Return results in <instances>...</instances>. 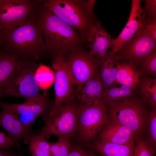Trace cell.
I'll return each instance as SVG.
<instances>
[{
	"label": "cell",
	"instance_id": "1",
	"mask_svg": "<svg viewBox=\"0 0 156 156\" xmlns=\"http://www.w3.org/2000/svg\"><path fill=\"white\" fill-rule=\"evenodd\" d=\"M37 18L43 36L45 53L50 57L84 49L86 43L78 32L49 11L43 2Z\"/></svg>",
	"mask_w": 156,
	"mask_h": 156
},
{
	"label": "cell",
	"instance_id": "2",
	"mask_svg": "<svg viewBox=\"0 0 156 156\" xmlns=\"http://www.w3.org/2000/svg\"><path fill=\"white\" fill-rule=\"evenodd\" d=\"M38 14L28 18L22 25L2 31L0 49L16 55L21 60L36 61L45 53L42 29Z\"/></svg>",
	"mask_w": 156,
	"mask_h": 156
},
{
	"label": "cell",
	"instance_id": "3",
	"mask_svg": "<svg viewBox=\"0 0 156 156\" xmlns=\"http://www.w3.org/2000/svg\"><path fill=\"white\" fill-rule=\"evenodd\" d=\"M86 0H43L52 13L76 30L87 44L91 29L97 19L86 9Z\"/></svg>",
	"mask_w": 156,
	"mask_h": 156
},
{
	"label": "cell",
	"instance_id": "4",
	"mask_svg": "<svg viewBox=\"0 0 156 156\" xmlns=\"http://www.w3.org/2000/svg\"><path fill=\"white\" fill-rule=\"evenodd\" d=\"M105 105L110 120L126 127L135 136L147 131L149 111L139 99L132 96Z\"/></svg>",
	"mask_w": 156,
	"mask_h": 156
},
{
	"label": "cell",
	"instance_id": "5",
	"mask_svg": "<svg viewBox=\"0 0 156 156\" xmlns=\"http://www.w3.org/2000/svg\"><path fill=\"white\" fill-rule=\"evenodd\" d=\"M76 97L72 102L63 104L53 112L43 116L44 125L37 131L46 139L55 135L70 139L76 135L78 126Z\"/></svg>",
	"mask_w": 156,
	"mask_h": 156
},
{
	"label": "cell",
	"instance_id": "6",
	"mask_svg": "<svg viewBox=\"0 0 156 156\" xmlns=\"http://www.w3.org/2000/svg\"><path fill=\"white\" fill-rule=\"evenodd\" d=\"M38 66L36 61L20 60L0 90V98L15 96L26 99L40 94L34 77Z\"/></svg>",
	"mask_w": 156,
	"mask_h": 156
},
{
	"label": "cell",
	"instance_id": "7",
	"mask_svg": "<svg viewBox=\"0 0 156 156\" xmlns=\"http://www.w3.org/2000/svg\"><path fill=\"white\" fill-rule=\"evenodd\" d=\"M77 114L78 121L76 134L77 139L86 144L94 140L109 120L107 107L101 101L90 106L79 104Z\"/></svg>",
	"mask_w": 156,
	"mask_h": 156
},
{
	"label": "cell",
	"instance_id": "8",
	"mask_svg": "<svg viewBox=\"0 0 156 156\" xmlns=\"http://www.w3.org/2000/svg\"><path fill=\"white\" fill-rule=\"evenodd\" d=\"M40 0H0V31L12 29L36 15Z\"/></svg>",
	"mask_w": 156,
	"mask_h": 156
},
{
	"label": "cell",
	"instance_id": "9",
	"mask_svg": "<svg viewBox=\"0 0 156 156\" xmlns=\"http://www.w3.org/2000/svg\"><path fill=\"white\" fill-rule=\"evenodd\" d=\"M67 66L76 86L77 93L89 80L99 75L100 59L84 49L64 55Z\"/></svg>",
	"mask_w": 156,
	"mask_h": 156
},
{
	"label": "cell",
	"instance_id": "10",
	"mask_svg": "<svg viewBox=\"0 0 156 156\" xmlns=\"http://www.w3.org/2000/svg\"><path fill=\"white\" fill-rule=\"evenodd\" d=\"M52 65L55 76V99L52 113L61 105L73 101L76 97V87L68 69L65 56L60 55L52 58Z\"/></svg>",
	"mask_w": 156,
	"mask_h": 156
},
{
	"label": "cell",
	"instance_id": "11",
	"mask_svg": "<svg viewBox=\"0 0 156 156\" xmlns=\"http://www.w3.org/2000/svg\"><path fill=\"white\" fill-rule=\"evenodd\" d=\"M155 51L156 41L146 34L143 26L116 53V60L131 62L137 67L147 55Z\"/></svg>",
	"mask_w": 156,
	"mask_h": 156
},
{
	"label": "cell",
	"instance_id": "12",
	"mask_svg": "<svg viewBox=\"0 0 156 156\" xmlns=\"http://www.w3.org/2000/svg\"><path fill=\"white\" fill-rule=\"evenodd\" d=\"M54 101L51 100L49 92L44 91L43 95L25 99V103L14 104L0 101V107L8 110L18 115L23 114H31L37 117L46 116L52 110Z\"/></svg>",
	"mask_w": 156,
	"mask_h": 156
},
{
	"label": "cell",
	"instance_id": "13",
	"mask_svg": "<svg viewBox=\"0 0 156 156\" xmlns=\"http://www.w3.org/2000/svg\"><path fill=\"white\" fill-rule=\"evenodd\" d=\"M141 1L132 0L130 14L124 28L115 39L110 51L111 54L115 55L134 35L145 24L146 18L144 9L141 6Z\"/></svg>",
	"mask_w": 156,
	"mask_h": 156
},
{
	"label": "cell",
	"instance_id": "14",
	"mask_svg": "<svg viewBox=\"0 0 156 156\" xmlns=\"http://www.w3.org/2000/svg\"><path fill=\"white\" fill-rule=\"evenodd\" d=\"M0 125L7 132L15 145L17 146L22 139L25 143H28L32 133L31 127L23 124L17 114L6 109H2L0 112Z\"/></svg>",
	"mask_w": 156,
	"mask_h": 156
},
{
	"label": "cell",
	"instance_id": "15",
	"mask_svg": "<svg viewBox=\"0 0 156 156\" xmlns=\"http://www.w3.org/2000/svg\"><path fill=\"white\" fill-rule=\"evenodd\" d=\"M115 39L112 37L96 19L91 27L87 42L90 48L89 53L101 59L111 47Z\"/></svg>",
	"mask_w": 156,
	"mask_h": 156
},
{
	"label": "cell",
	"instance_id": "16",
	"mask_svg": "<svg viewBox=\"0 0 156 156\" xmlns=\"http://www.w3.org/2000/svg\"><path fill=\"white\" fill-rule=\"evenodd\" d=\"M135 137L129 129L109 120L99 134L98 139L112 143L134 145Z\"/></svg>",
	"mask_w": 156,
	"mask_h": 156
},
{
	"label": "cell",
	"instance_id": "17",
	"mask_svg": "<svg viewBox=\"0 0 156 156\" xmlns=\"http://www.w3.org/2000/svg\"><path fill=\"white\" fill-rule=\"evenodd\" d=\"M116 84L126 85L136 90L143 76L142 73L130 62L116 61Z\"/></svg>",
	"mask_w": 156,
	"mask_h": 156
},
{
	"label": "cell",
	"instance_id": "18",
	"mask_svg": "<svg viewBox=\"0 0 156 156\" xmlns=\"http://www.w3.org/2000/svg\"><path fill=\"white\" fill-rule=\"evenodd\" d=\"M104 89L99 75L92 78L76 93L79 104L90 106L101 101V95Z\"/></svg>",
	"mask_w": 156,
	"mask_h": 156
},
{
	"label": "cell",
	"instance_id": "19",
	"mask_svg": "<svg viewBox=\"0 0 156 156\" xmlns=\"http://www.w3.org/2000/svg\"><path fill=\"white\" fill-rule=\"evenodd\" d=\"M115 55L107 52L100 59L99 76L101 84L106 89L116 86V79L117 73Z\"/></svg>",
	"mask_w": 156,
	"mask_h": 156
},
{
	"label": "cell",
	"instance_id": "20",
	"mask_svg": "<svg viewBox=\"0 0 156 156\" xmlns=\"http://www.w3.org/2000/svg\"><path fill=\"white\" fill-rule=\"evenodd\" d=\"M94 147L102 156H134V145L112 143L98 139Z\"/></svg>",
	"mask_w": 156,
	"mask_h": 156
},
{
	"label": "cell",
	"instance_id": "21",
	"mask_svg": "<svg viewBox=\"0 0 156 156\" xmlns=\"http://www.w3.org/2000/svg\"><path fill=\"white\" fill-rule=\"evenodd\" d=\"M20 60L16 55L0 49V90L17 66Z\"/></svg>",
	"mask_w": 156,
	"mask_h": 156
},
{
	"label": "cell",
	"instance_id": "22",
	"mask_svg": "<svg viewBox=\"0 0 156 156\" xmlns=\"http://www.w3.org/2000/svg\"><path fill=\"white\" fill-rule=\"evenodd\" d=\"M116 86L103 90L101 100L105 104L131 97L135 90L126 85H121L118 87Z\"/></svg>",
	"mask_w": 156,
	"mask_h": 156
},
{
	"label": "cell",
	"instance_id": "23",
	"mask_svg": "<svg viewBox=\"0 0 156 156\" xmlns=\"http://www.w3.org/2000/svg\"><path fill=\"white\" fill-rule=\"evenodd\" d=\"M138 88L142 96V102L156 107V78L143 75Z\"/></svg>",
	"mask_w": 156,
	"mask_h": 156
},
{
	"label": "cell",
	"instance_id": "24",
	"mask_svg": "<svg viewBox=\"0 0 156 156\" xmlns=\"http://www.w3.org/2000/svg\"><path fill=\"white\" fill-rule=\"evenodd\" d=\"M31 156H50V142L41 133H32L28 140Z\"/></svg>",
	"mask_w": 156,
	"mask_h": 156
},
{
	"label": "cell",
	"instance_id": "25",
	"mask_svg": "<svg viewBox=\"0 0 156 156\" xmlns=\"http://www.w3.org/2000/svg\"><path fill=\"white\" fill-rule=\"evenodd\" d=\"M34 77L39 88L44 91L49 88L55 81V74L53 69L42 64H39Z\"/></svg>",
	"mask_w": 156,
	"mask_h": 156
},
{
	"label": "cell",
	"instance_id": "26",
	"mask_svg": "<svg viewBox=\"0 0 156 156\" xmlns=\"http://www.w3.org/2000/svg\"><path fill=\"white\" fill-rule=\"evenodd\" d=\"M69 139L58 138L55 142H50V156H66L71 148Z\"/></svg>",
	"mask_w": 156,
	"mask_h": 156
},
{
	"label": "cell",
	"instance_id": "27",
	"mask_svg": "<svg viewBox=\"0 0 156 156\" xmlns=\"http://www.w3.org/2000/svg\"><path fill=\"white\" fill-rule=\"evenodd\" d=\"M135 142L134 156H154L155 148L146 141L142 136H135Z\"/></svg>",
	"mask_w": 156,
	"mask_h": 156
},
{
	"label": "cell",
	"instance_id": "28",
	"mask_svg": "<svg viewBox=\"0 0 156 156\" xmlns=\"http://www.w3.org/2000/svg\"><path fill=\"white\" fill-rule=\"evenodd\" d=\"M140 66L139 70L143 75L156 78V51L147 55Z\"/></svg>",
	"mask_w": 156,
	"mask_h": 156
},
{
	"label": "cell",
	"instance_id": "29",
	"mask_svg": "<svg viewBox=\"0 0 156 156\" xmlns=\"http://www.w3.org/2000/svg\"><path fill=\"white\" fill-rule=\"evenodd\" d=\"M147 131L148 135L147 142L156 147V107H152L149 111Z\"/></svg>",
	"mask_w": 156,
	"mask_h": 156
},
{
	"label": "cell",
	"instance_id": "30",
	"mask_svg": "<svg viewBox=\"0 0 156 156\" xmlns=\"http://www.w3.org/2000/svg\"><path fill=\"white\" fill-rule=\"evenodd\" d=\"M143 27L146 34L156 41V18L148 16Z\"/></svg>",
	"mask_w": 156,
	"mask_h": 156
},
{
	"label": "cell",
	"instance_id": "31",
	"mask_svg": "<svg viewBox=\"0 0 156 156\" xmlns=\"http://www.w3.org/2000/svg\"><path fill=\"white\" fill-rule=\"evenodd\" d=\"M145 5L144 10L148 16L156 18V0H145Z\"/></svg>",
	"mask_w": 156,
	"mask_h": 156
},
{
	"label": "cell",
	"instance_id": "32",
	"mask_svg": "<svg viewBox=\"0 0 156 156\" xmlns=\"http://www.w3.org/2000/svg\"><path fill=\"white\" fill-rule=\"evenodd\" d=\"M15 144L8 136L0 131V148H9Z\"/></svg>",
	"mask_w": 156,
	"mask_h": 156
},
{
	"label": "cell",
	"instance_id": "33",
	"mask_svg": "<svg viewBox=\"0 0 156 156\" xmlns=\"http://www.w3.org/2000/svg\"><path fill=\"white\" fill-rule=\"evenodd\" d=\"M17 115L20 120L23 124L31 127L32 123L37 117L33 115L26 114Z\"/></svg>",
	"mask_w": 156,
	"mask_h": 156
},
{
	"label": "cell",
	"instance_id": "34",
	"mask_svg": "<svg viewBox=\"0 0 156 156\" xmlns=\"http://www.w3.org/2000/svg\"><path fill=\"white\" fill-rule=\"evenodd\" d=\"M66 156H89L82 148L79 147L71 148L70 151Z\"/></svg>",
	"mask_w": 156,
	"mask_h": 156
},
{
	"label": "cell",
	"instance_id": "35",
	"mask_svg": "<svg viewBox=\"0 0 156 156\" xmlns=\"http://www.w3.org/2000/svg\"><path fill=\"white\" fill-rule=\"evenodd\" d=\"M96 2L95 0H87L86 4V9L88 13L90 15H94L93 10L94 7Z\"/></svg>",
	"mask_w": 156,
	"mask_h": 156
},
{
	"label": "cell",
	"instance_id": "36",
	"mask_svg": "<svg viewBox=\"0 0 156 156\" xmlns=\"http://www.w3.org/2000/svg\"><path fill=\"white\" fill-rule=\"evenodd\" d=\"M0 156H12L5 154L3 153L0 152Z\"/></svg>",
	"mask_w": 156,
	"mask_h": 156
},
{
	"label": "cell",
	"instance_id": "37",
	"mask_svg": "<svg viewBox=\"0 0 156 156\" xmlns=\"http://www.w3.org/2000/svg\"><path fill=\"white\" fill-rule=\"evenodd\" d=\"M2 31H0V43L2 36Z\"/></svg>",
	"mask_w": 156,
	"mask_h": 156
},
{
	"label": "cell",
	"instance_id": "38",
	"mask_svg": "<svg viewBox=\"0 0 156 156\" xmlns=\"http://www.w3.org/2000/svg\"><path fill=\"white\" fill-rule=\"evenodd\" d=\"M88 154L89 156H97L96 155H95L94 154L92 153H90V154Z\"/></svg>",
	"mask_w": 156,
	"mask_h": 156
}]
</instances>
